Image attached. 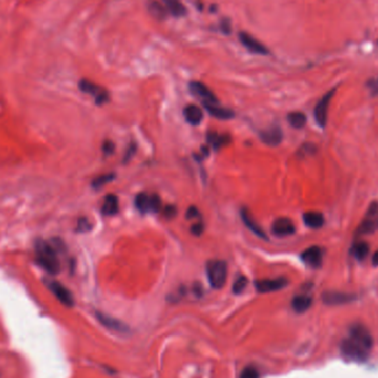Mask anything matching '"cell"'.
Masks as SVG:
<instances>
[{
	"label": "cell",
	"mask_w": 378,
	"mask_h": 378,
	"mask_svg": "<svg viewBox=\"0 0 378 378\" xmlns=\"http://www.w3.org/2000/svg\"><path fill=\"white\" fill-rule=\"evenodd\" d=\"M96 318L104 326L111 328V330L118 331V332L126 331V325H124L121 321H118V320L112 318V317H109V315H105L103 313L97 312Z\"/></svg>",
	"instance_id": "obj_19"
},
{
	"label": "cell",
	"mask_w": 378,
	"mask_h": 378,
	"mask_svg": "<svg viewBox=\"0 0 378 378\" xmlns=\"http://www.w3.org/2000/svg\"><path fill=\"white\" fill-rule=\"evenodd\" d=\"M118 212V198L115 195L105 196L102 205V214L104 216H114Z\"/></svg>",
	"instance_id": "obj_21"
},
{
	"label": "cell",
	"mask_w": 378,
	"mask_h": 378,
	"mask_svg": "<svg viewBox=\"0 0 378 378\" xmlns=\"http://www.w3.org/2000/svg\"><path fill=\"white\" fill-rule=\"evenodd\" d=\"M191 231L195 236H200L202 234V231H204V225H202V222L195 223V225L191 228Z\"/></svg>",
	"instance_id": "obj_38"
},
{
	"label": "cell",
	"mask_w": 378,
	"mask_h": 378,
	"mask_svg": "<svg viewBox=\"0 0 378 378\" xmlns=\"http://www.w3.org/2000/svg\"><path fill=\"white\" fill-rule=\"evenodd\" d=\"M247 285H248V279H247L246 277L241 276V277L238 278V279L236 280V281H235V283H234V285H233V292H234L235 294H240V293H242L244 290H246Z\"/></svg>",
	"instance_id": "obj_30"
},
{
	"label": "cell",
	"mask_w": 378,
	"mask_h": 378,
	"mask_svg": "<svg viewBox=\"0 0 378 378\" xmlns=\"http://www.w3.org/2000/svg\"><path fill=\"white\" fill-rule=\"evenodd\" d=\"M335 90L330 91L327 92L322 99L318 102L317 107L314 109V117L317 123L321 126V128H324L327 122V115H328V109H330V104H331V100L334 95Z\"/></svg>",
	"instance_id": "obj_6"
},
{
	"label": "cell",
	"mask_w": 378,
	"mask_h": 378,
	"mask_svg": "<svg viewBox=\"0 0 378 378\" xmlns=\"http://www.w3.org/2000/svg\"><path fill=\"white\" fill-rule=\"evenodd\" d=\"M368 252H369V246L366 243V242H363V241H357L353 248H352V254L354 255V257L357 259V260H364L367 256H368Z\"/></svg>",
	"instance_id": "obj_26"
},
{
	"label": "cell",
	"mask_w": 378,
	"mask_h": 378,
	"mask_svg": "<svg viewBox=\"0 0 378 378\" xmlns=\"http://www.w3.org/2000/svg\"><path fill=\"white\" fill-rule=\"evenodd\" d=\"M91 229V223L87 218H80L78 221V231L80 233H87Z\"/></svg>",
	"instance_id": "obj_33"
},
{
	"label": "cell",
	"mask_w": 378,
	"mask_h": 378,
	"mask_svg": "<svg viewBox=\"0 0 378 378\" xmlns=\"http://www.w3.org/2000/svg\"><path fill=\"white\" fill-rule=\"evenodd\" d=\"M135 206L142 214L150 213V195L145 193L138 194L135 197Z\"/></svg>",
	"instance_id": "obj_28"
},
{
	"label": "cell",
	"mask_w": 378,
	"mask_h": 378,
	"mask_svg": "<svg viewBox=\"0 0 378 378\" xmlns=\"http://www.w3.org/2000/svg\"><path fill=\"white\" fill-rule=\"evenodd\" d=\"M204 107L210 115L216 118H219V120H230V118H233L235 116V113L233 111L220 108L219 105H217V103L204 102Z\"/></svg>",
	"instance_id": "obj_17"
},
{
	"label": "cell",
	"mask_w": 378,
	"mask_h": 378,
	"mask_svg": "<svg viewBox=\"0 0 378 378\" xmlns=\"http://www.w3.org/2000/svg\"><path fill=\"white\" fill-rule=\"evenodd\" d=\"M48 286H49V289L51 290V292L54 294L55 298H57L62 304H65L66 306H69V307L73 306L74 299H73L72 293L70 292L65 285L57 281H50L48 283Z\"/></svg>",
	"instance_id": "obj_9"
},
{
	"label": "cell",
	"mask_w": 378,
	"mask_h": 378,
	"mask_svg": "<svg viewBox=\"0 0 378 378\" xmlns=\"http://www.w3.org/2000/svg\"><path fill=\"white\" fill-rule=\"evenodd\" d=\"M240 378H259V373L255 367L249 366L242 370Z\"/></svg>",
	"instance_id": "obj_32"
},
{
	"label": "cell",
	"mask_w": 378,
	"mask_h": 378,
	"mask_svg": "<svg viewBox=\"0 0 378 378\" xmlns=\"http://www.w3.org/2000/svg\"><path fill=\"white\" fill-rule=\"evenodd\" d=\"M162 2L174 17H184L186 15V8L180 0H162Z\"/></svg>",
	"instance_id": "obj_22"
},
{
	"label": "cell",
	"mask_w": 378,
	"mask_h": 378,
	"mask_svg": "<svg viewBox=\"0 0 378 378\" xmlns=\"http://www.w3.org/2000/svg\"><path fill=\"white\" fill-rule=\"evenodd\" d=\"M208 142L214 146L215 150H219L220 147L226 146L230 143L229 135H219L218 133L209 132L207 134Z\"/></svg>",
	"instance_id": "obj_24"
},
{
	"label": "cell",
	"mask_w": 378,
	"mask_h": 378,
	"mask_svg": "<svg viewBox=\"0 0 378 378\" xmlns=\"http://www.w3.org/2000/svg\"><path fill=\"white\" fill-rule=\"evenodd\" d=\"M199 216H200L199 210H198L197 208H196V207H194V206L189 207V208H188V210H187V213H186V218H187V219L199 218Z\"/></svg>",
	"instance_id": "obj_36"
},
{
	"label": "cell",
	"mask_w": 378,
	"mask_h": 378,
	"mask_svg": "<svg viewBox=\"0 0 378 378\" xmlns=\"http://www.w3.org/2000/svg\"><path fill=\"white\" fill-rule=\"evenodd\" d=\"M373 264L378 265V251H376L373 256Z\"/></svg>",
	"instance_id": "obj_41"
},
{
	"label": "cell",
	"mask_w": 378,
	"mask_h": 378,
	"mask_svg": "<svg viewBox=\"0 0 378 378\" xmlns=\"http://www.w3.org/2000/svg\"><path fill=\"white\" fill-rule=\"evenodd\" d=\"M79 88L82 92L92 95L95 99L96 104L102 105L109 102L110 100V95L107 90L89 80H81L79 83Z\"/></svg>",
	"instance_id": "obj_5"
},
{
	"label": "cell",
	"mask_w": 378,
	"mask_h": 378,
	"mask_svg": "<svg viewBox=\"0 0 378 378\" xmlns=\"http://www.w3.org/2000/svg\"><path fill=\"white\" fill-rule=\"evenodd\" d=\"M323 302L328 305H340V304H345L348 302H352L354 300V297L352 294L348 293H343V292H325L323 294Z\"/></svg>",
	"instance_id": "obj_16"
},
{
	"label": "cell",
	"mask_w": 378,
	"mask_h": 378,
	"mask_svg": "<svg viewBox=\"0 0 378 378\" xmlns=\"http://www.w3.org/2000/svg\"><path fill=\"white\" fill-rule=\"evenodd\" d=\"M135 153H136V145L132 143V144L129 146L128 151H126V153H125V156H124V163L129 162V160L133 157V155H134Z\"/></svg>",
	"instance_id": "obj_37"
},
{
	"label": "cell",
	"mask_w": 378,
	"mask_h": 378,
	"mask_svg": "<svg viewBox=\"0 0 378 378\" xmlns=\"http://www.w3.org/2000/svg\"><path fill=\"white\" fill-rule=\"evenodd\" d=\"M114 178H115V174H112V173L101 175V176L96 177V178L93 180L92 186H93L95 189H97V188H100V187L104 186L105 184L111 183V181L113 180Z\"/></svg>",
	"instance_id": "obj_29"
},
{
	"label": "cell",
	"mask_w": 378,
	"mask_h": 378,
	"mask_svg": "<svg viewBox=\"0 0 378 378\" xmlns=\"http://www.w3.org/2000/svg\"><path fill=\"white\" fill-rule=\"evenodd\" d=\"M368 87L370 90H372L373 94H378V79L369 81Z\"/></svg>",
	"instance_id": "obj_39"
},
{
	"label": "cell",
	"mask_w": 378,
	"mask_h": 378,
	"mask_svg": "<svg viewBox=\"0 0 378 378\" xmlns=\"http://www.w3.org/2000/svg\"><path fill=\"white\" fill-rule=\"evenodd\" d=\"M147 8H149L151 15L157 19H165L168 13L166 7L156 2V0H152V2H150L149 5H147Z\"/></svg>",
	"instance_id": "obj_25"
},
{
	"label": "cell",
	"mask_w": 378,
	"mask_h": 378,
	"mask_svg": "<svg viewBox=\"0 0 378 378\" xmlns=\"http://www.w3.org/2000/svg\"><path fill=\"white\" fill-rule=\"evenodd\" d=\"M114 149H115V146H114V143L112 141H105L102 145V151L105 155H112L114 152Z\"/></svg>",
	"instance_id": "obj_34"
},
{
	"label": "cell",
	"mask_w": 378,
	"mask_h": 378,
	"mask_svg": "<svg viewBox=\"0 0 378 378\" xmlns=\"http://www.w3.org/2000/svg\"><path fill=\"white\" fill-rule=\"evenodd\" d=\"M160 209H162V200L159 196L156 194L150 195V212L158 213Z\"/></svg>",
	"instance_id": "obj_31"
},
{
	"label": "cell",
	"mask_w": 378,
	"mask_h": 378,
	"mask_svg": "<svg viewBox=\"0 0 378 378\" xmlns=\"http://www.w3.org/2000/svg\"><path fill=\"white\" fill-rule=\"evenodd\" d=\"M207 276L209 283L214 289H221L227 281V263L222 260L209 261L207 263Z\"/></svg>",
	"instance_id": "obj_2"
},
{
	"label": "cell",
	"mask_w": 378,
	"mask_h": 378,
	"mask_svg": "<svg viewBox=\"0 0 378 378\" xmlns=\"http://www.w3.org/2000/svg\"><path fill=\"white\" fill-rule=\"evenodd\" d=\"M312 305V298L309 296H297L292 300L293 310L298 313L307 311Z\"/></svg>",
	"instance_id": "obj_23"
},
{
	"label": "cell",
	"mask_w": 378,
	"mask_h": 378,
	"mask_svg": "<svg viewBox=\"0 0 378 378\" xmlns=\"http://www.w3.org/2000/svg\"><path fill=\"white\" fill-rule=\"evenodd\" d=\"M341 352L348 360L355 362H364L367 360L369 351L360 345L359 343L355 342L351 338H347L341 343Z\"/></svg>",
	"instance_id": "obj_3"
},
{
	"label": "cell",
	"mask_w": 378,
	"mask_h": 378,
	"mask_svg": "<svg viewBox=\"0 0 378 378\" xmlns=\"http://www.w3.org/2000/svg\"><path fill=\"white\" fill-rule=\"evenodd\" d=\"M189 90H191V92L194 95L202 99V102H208V103L218 102L216 95L212 92V90H210L208 87H206L205 84H202L201 82H197V81L191 82V84H189Z\"/></svg>",
	"instance_id": "obj_12"
},
{
	"label": "cell",
	"mask_w": 378,
	"mask_h": 378,
	"mask_svg": "<svg viewBox=\"0 0 378 378\" xmlns=\"http://www.w3.org/2000/svg\"><path fill=\"white\" fill-rule=\"evenodd\" d=\"M261 141L269 146H277L282 142L283 133L279 126L275 125L260 133Z\"/></svg>",
	"instance_id": "obj_14"
},
{
	"label": "cell",
	"mask_w": 378,
	"mask_h": 378,
	"mask_svg": "<svg viewBox=\"0 0 378 378\" xmlns=\"http://www.w3.org/2000/svg\"><path fill=\"white\" fill-rule=\"evenodd\" d=\"M256 289L260 293H268L278 291L285 288L288 285V280L285 278H278V279H265V280H258L255 282Z\"/></svg>",
	"instance_id": "obj_8"
},
{
	"label": "cell",
	"mask_w": 378,
	"mask_h": 378,
	"mask_svg": "<svg viewBox=\"0 0 378 378\" xmlns=\"http://www.w3.org/2000/svg\"><path fill=\"white\" fill-rule=\"evenodd\" d=\"M184 116L189 124L199 125L204 118V113L197 105L189 104L184 110Z\"/></svg>",
	"instance_id": "obj_18"
},
{
	"label": "cell",
	"mask_w": 378,
	"mask_h": 378,
	"mask_svg": "<svg viewBox=\"0 0 378 378\" xmlns=\"http://www.w3.org/2000/svg\"><path fill=\"white\" fill-rule=\"evenodd\" d=\"M301 259L302 261L309 265L311 268L318 269L321 267L322 261H323V251L320 247H311L306 249L302 255H301Z\"/></svg>",
	"instance_id": "obj_10"
},
{
	"label": "cell",
	"mask_w": 378,
	"mask_h": 378,
	"mask_svg": "<svg viewBox=\"0 0 378 378\" xmlns=\"http://www.w3.org/2000/svg\"><path fill=\"white\" fill-rule=\"evenodd\" d=\"M378 229V204L369 206L367 213L356 231V236L373 234Z\"/></svg>",
	"instance_id": "obj_4"
},
{
	"label": "cell",
	"mask_w": 378,
	"mask_h": 378,
	"mask_svg": "<svg viewBox=\"0 0 378 378\" xmlns=\"http://www.w3.org/2000/svg\"><path fill=\"white\" fill-rule=\"evenodd\" d=\"M36 261L42 269H45L50 275H57L60 272V261L58 254L52 244L45 240H38L36 242Z\"/></svg>",
	"instance_id": "obj_1"
},
{
	"label": "cell",
	"mask_w": 378,
	"mask_h": 378,
	"mask_svg": "<svg viewBox=\"0 0 378 378\" xmlns=\"http://www.w3.org/2000/svg\"><path fill=\"white\" fill-rule=\"evenodd\" d=\"M288 121L294 129H302L306 124V116L301 112H292L288 115Z\"/></svg>",
	"instance_id": "obj_27"
},
{
	"label": "cell",
	"mask_w": 378,
	"mask_h": 378,
	"mask_svg": "<svg viewBox=\"0 0 378 378\" xmlns=\"http://www.w3.org/2000/svg\"><path fill=\"white\" fill-rule=\"evenodd\" d=\"M221 29L225 33H229L230 32V25L229 24H225V21H222L221 24Z\"/></svg>",
	"instance_id": "obj_40"
},
{
	"label": "cell",
	"mask_w": 378,
	"mask_h": 378,
	"mask_svg": "<svg viewBox=\"0 0 378 378\" xmlns=\"http://www.w3.org/2000/svg\"><path fill=\"white\" fill-rule=\"evenodd\" d=\"M239 39H240V42L242 44V46L252 53L262 54V55L269 53L268 49L265 48L260 41H258L256 38L250 36V34L246 33V32H240L239 33Z\"/></svg>",
	"instance_id": "obj_11"
},
{
	"label": "cell",
	"mask_w": 378,
	"mask_h": 378,
	"mask_svg": "<svg viewBox=\"0 0 378 378\" xmlns=\"http://www.w3.org/2000/svg\"><path fill=\"white\" fill-rule=\"evenodd\" d=\"M240 215H241L242 221L244 222V225H246V227L249 230H251L252 233H254L255 235H257L258 237L262 238V239L268 240V237H267V235H265L264 230L260 227V225H258V222L254 219V217H252V215L250 214V212L247 208H242Z\"/></svg>",
	"instance_id": "obj_15"
},
{
	"label": "cell",
	"mask_w": 378,
	"mask_h": 378,
	"mask_svg": "<svg viewBox=\"0 0 378 378\" xmlns=\"http://www.w3.org/2000/svg\"><path fill=\"white\" fill-rule=\"evenodd\" d=\"M348 338H351L352 340L359 343L360 345L368 349V351H370V348L373 346L372 335H370L367 328L362 324H355L349 328Z\"/></svg>",
	"instance_id": "obj_7"
},
{
	"label": "cell",
	"mask_w": 378,
	"mask_h": 378,
	"mask_svg": "<svg viewBox=\"0 0 378 378\" xmlns=\"http://www.w3.org/2000/svg\"><path fill=\"white\" fill-rule=\"evenodd\" d=\"M303 221L305 225L312 229H319L324 225V217L318 212H309L303 215Z\"/></svg>",
	"instance_id": "obj_20"
},
{
	"label": "cell",
	"mask_w": 378,
	"mask_h": 378,
	"mask_svg": "<svg viewBox=\"0 0 378 378\" xmlns=\"http://www.w3.org/2000/svg\"><path fill=\"white\" fill-rule=\"evenodd\" d=\"M272 233L278 237L291 236L296 233V226L289 218H278L272 225Z\"/></svg>",
	"instance_id": "obj_13"
},
{
	"label": "cell",
	"mask_w": 378,
	"mask_h": 378,
	"mask_svg": "<svg viewBox=\"0 0 378 378\" xmlns=\"http://www.w3.org/2000/svg\"><path fill=\"white\" fill-rule=\"evenodd\" d=\"M163 214H164V216L166 217V218L171 219V218H174V217L176 216V214H177V209H176V207H175V206L168 205V206H166V207L163 209Z\"/></svg>",
	"instance_id": "obj_35"
}]
</instances>
